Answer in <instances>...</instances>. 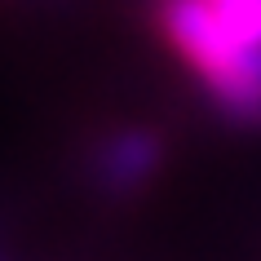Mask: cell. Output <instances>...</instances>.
Instances as JSON below:
<instances>
[{"label":"cell","mask_w":261,"mask_h":261,"mask_svg":"<svg viewBox=\"0 0 261 261\" xmlns=\"http://www.w3.org/2000/svg\"><path fill=\"white\" fill-rule=\"evenodd\" d=\"M160 31L226 120L261 128V49L234 40L208 0H164Z\"/></svg>","instance_id":"1"},{"label":"cell","mask_w":261,"mask_h":261,"mask_svg":"<svg viewBox=\"0 0 261 261\" xmlns=\"http://www.w3.org/2000/svg\"><path fill=\"white\" fill-rule=\"evenodd\" d=\"M208 5L239 44L261 49V0H208Z\"/></svg>","instance_id":"3"},{"label":"cell","mask_w":261,"mask_h":261,"mask_svg":"<svg viewBox=\"0 0 261 261\" xmlns=\"http://www.w3.org/2000/svg\"><path fill=\"white\" fill-rule=\"evenodd\" d=\"M164 164V142L151 128H115L111 138L93 146L89 173H93L97 191L107 199H133L151 186V177Z\"/></svg>","instance_id":"2"}]
</instances>
